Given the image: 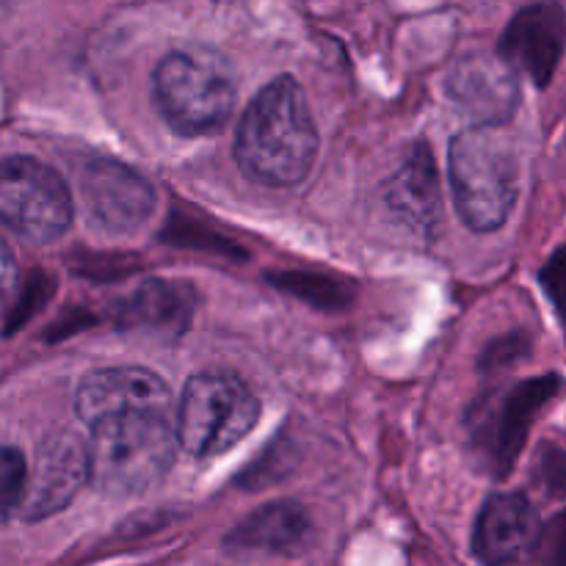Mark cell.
<instances>
[{
    "mask_svg": "<svg viewBox=\"0 0 566 566\" xmlns=\"http://www.w3.org/2000/svg\"><path fill=\"white\" fill-rule=\"evenodd\" d=\"M315 155L318 127L302 86L293 77H276L243 111L235 136L238 166L249 180L287 188L310 175Z\"/></svg>",
    "mask_w": 566,
    "mask_h": 566,
    "instance_id": "6da1fadb",
    "label": "cell"
},
{
    "mask_svg": "<svg viewBox=\"0 0 566 566\" xmlns=\"http://www.w3.org/2000/svg\"><path fill=\"white\" fill-rule=\"evenodd\" d=\"M177 429L171 418L142 415L94 426L88 437V484L114 497L142 495L175 464Z\"/></svg>",
    "mask_w": 566,
    "mask_h": 566,
    "instance_id": "7a4b0ae2",
    "label": "cell"
},
{
    "mask_svg": "<svg viewBox=\"0 0 566 566\" xmlns=\"http://www.w3.org/2000/svg\"><path fill=\"white\" fill-rule=\"evenodd\" d=\"M155 103L182 136H205L227 122L235 108V70L210 48L171 50L153 75Z\"/></svg>",
    "mask_w": 566,
    "mask_h": 566,
    "instance_id": "3957f363",
    "label": "cell"
},
{
    "mask_svg": "<svg viewBox=\"0 0 566 566\" xmlns=\"http://www.w3.org/2000/svg\"><path fill=\"white\" fill-rule=\"evenodd\" d=\"M448 171L459 216L475 232H492L506 224L517 205V153L492 127L459 133L448 149Z\"/></svg>",
    "mask_w": 566,
    "mask_h": 566,
    "instance_id": "277c9868",
    "label": "cell"
},
{
    "mask_svg": "<svg viewBox=\"0 0 566 566\" xmlns=\"http://www.w3.org/2000/svg\"><path fill=\"white\" fill-rule=\"evenodd\" d=\"M260 401L241 376L205 370L188 379L177 403V440L191 457L213 459L232 451L258 426Z\"/></svg>",
    "mask_w": 566,
    "mask_h": 566,
    "instance_id": "5b68a950",
    "label": "cell"
},
{
    "mask_svg": "<svg viewBox=\"0 0 566 566\" xmlns=\"http://www.w3.org/2000/svg\"><path fill=\"white\" fill-rule=\"evenodd\" d=\"M0 221L31 243H53L72 224L64 177L28 155L0 160Z\"/></svg>",
    "mask_w": 566,
    "mask_h": 566,
    "instance_id": "8992f818",
    "label": "cell"
},
{
    "mask_svg": "<svg viewBox=\"0 0 566 566\" xmlns=\"http://www.w3.org/2000/svg\"><path fill=\"white\" fill-rule=\"evenodd\" d=\"M75 409L77 418L88 429H94L114 420L142 418V415L171 418L175 398L158 374L125 365V368H103L88 374L77 387Z\"/></svg>",
    "mask_w": 566,
    "mask_h": 566,
    "instance_id": "52a82bcc",
    "label": "cell"
},
{
    "mask_svg": "<svg viewBox=\"0 0 566 566\" xmlns=\"http://www.w3.org/2000/svg\"><path fill=\"white\" fill-rule=\"evenodd\" d=\"M81 191L88 216L111 235H130L142 230L155 210V191L136 169L114 158L86 160L81 171Z\"/></svg>",
    "mask_w": 566,
    "mask_h": 566,
    "instance_id": "ba28073f",
    "label": "cell"
},
{
    "mask_svg": "<svg viewBox=\"0 0 566 566\" xmlns=\"http://www.w3.org/2000/svg\"><path fill=\"white\" fill-rule=\"evenodd\" d=\"M448 97L475 127H497L512 119L520 103L517 70L501 55L470 53L448 75Z\"/></svg>",
    "mask_w": 566,
    "mask_h": 566,
    "instance_id": "9c48e42d",
    "label": "cell"
},
{
    "mask_svg": "<svg viewBox=\"0 0 566 566\" xmlns=\"http://www.w3.org/2000/svg\"><path fill=\"white\" fill-rule=\"evenodd\" d=\"M539 517L520 492H495L481 506L473 531V553L484 566H514L534 553Z\"/></svg>",
    "mask_w": 566,
    "mask_h": 566,
    "instance_id": "30bf717a",
    "label": "cell"
},
{
    "mask_svg": "<svg viewBox=\"0 0 566 566\" xmlns=\"http://www.w3.org/2000/svg\"><path fill=\"white\" fill-rule=\"evenodd\" d=\"M566 42V14L562 6L539 3L520 11L503 31L497 55L512 70L528 72L531 81L539 88L556 75Z\"/></svg>",
    "mask_w": 566,
    "mask_h": 566,
    "instance_id": "8fae6325",
    "label": "cell"
},
{
    "mask_svg": "<svg viewBox=\"0 0 566 566\" xmlns=\"http://www.w3.org/2000/svg\"><path fill=\"white\" fill-rule=\"evenodd\" d=\"M88 481V446L72 431H59L39 446L25 495V517L61 512Z\"/></svg>",
    "mask_w": 566,
    "mask_h": 566,
    "instance_id": "7c38bea8",
    "label": "cell"
},
{
    "mask_svg": "<svg viewBox=\"0 0 566 566\" xmlns=\"http://www.w3.org/2000/svg\"><path fill=\"white\" fill-rule=\"evenodd\" d=\"M558 387H562V379L556 374L520 381L517 387L506 392L497 412L490 415V423L481 426V440H484L486 457H490V464L495 468V475L503 479V475L512 473L514 462H517L520 451H523L525 440H528L534 418L545 409V403H551Z\"/></svg>",
    "mask_w": 566,
    "mask_h": 566,
    "instance_id": "4fadbf2b",
    "label": "cell"
},
{
    "mask_svg": "<svg viewBox=\"0 0 566 566\" xmlns=\"http://www.w3.org/2000/svg\"><path fill=\"white\" fill-rule=\"evenodd\" d=\"M197 313V291L191 282L149 280L122 298L116 321L133 335H147L153 340L175 343L191 326Z\"/></svg>",
    "mask_w": 566,
    "mask_h": 566,
    "instance_id": "5bb4252c",
    "label": "cell"
},
{
    "mask_svg": "<svg viewBox=\"0 0 566 566\" xmlns=\"http://www.w3.org/2000/svg\"><path fill=\"white\" fill-rule=\"evenodd\" d=\"M387 213L418 238H431L442 219V191L429 147H418L381 191Z\"/></svg>",
    "mask_w": 566,
    "mask_h": 566,
    "instance_id": "9a60e30c",
    "label": "cell"
},
{
    "mask_svg": "<svg viewBox=\"0 0 566 566\" xmlns=\"http://www.w3.org/2000/svg\"><path fill=\"white\" fill-rule=\"evenodd\" d=\"M310 534V517L298 503L276 501L265 503L254 514H249L230 536L227 545L243 547V551H269V553H293L302 551Z\"/></svg>",
    "mask_w": 566,
    "mask_h": 566,
    "instance_id": "2e32d148",
    "label": "cell"
},
{
    "mask_svg": "<svg viewBox=\"0 0 566 566\" xmlns=\"http://www.w3.org/2000/svg\"><path fill=\"white\" fill-rule=\"evenodd\" d=\"M28 481H31V470L20 448L0 446V517L25 503Z\"/></svg>",
    "mask_w": 566,
    "mask_h": 566,
    "instance_id": "e0dca14e",
    "label": "cell"
},
{
    "mask_svg": "<svg viewBox=\"0 0 566 566\" xmlns=\"http://www.w3.org/2000/svg\"><path fill=\"white\" fill-rule=\"evenodd\" d=\"M536 566H566V509L542 525L534 547Z\"/></svg>",
    "mask_w": 566,
    "mask_h": 566,
    "instance_id": "ac0fdd59",
    "label": "cell"
},
{
    "mask_svg": "<svg viewBox=\"0 0 566 566\" xmlns=\"http://www.w3.org/2000/svg\"><path fill=\"white\" fill-rule=\"evenodd\" d=\"M539 280H542V285H545L547 298L556 304L558 315H562V321L566 326V243L562 249H556V252H553V258L547 260L545 269H542Z\"/></svg>",
    "mask_w": 566,
    "mask_h": 566,
    "instance_id": "d6986e66",
    "label": "cell"
},
{
    "mask_svg": "<svg viewBox=\"0 0 566 566\" xmlns=\"http://www.w3.org/2000/svg\"><path fill=\"white\" fill-rule=\"evenodd\" d=\"M539 473H542V486L547 490V495L553 497L566 495V453L564 451L547 446L539 457Z\"/></svg>",
    "mask_w": 566,
    "mask_h": 566,
    "instance_id": "ffe728a7",
    "label": "cell"
},
{
    "mask_svg": "<svg viewBox=\"0 0 566 566\" xmlns=\"http://www.w3.org/2000/svg\"><path fill=\"white\" fill-rule=\"evenodd\" d=\"M17 287V260L11 254V249L6 247V241H0V313L9 304L11 293Z\"/></svg>",
    "mask_w": 566,
    "mask_h": 566,
    "instance_id": "44dd1931",
    "label": "cell"
}]
</instances>
